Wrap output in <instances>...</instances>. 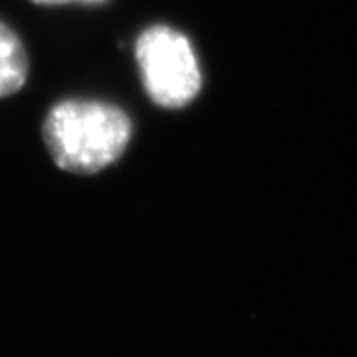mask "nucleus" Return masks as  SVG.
Returning <instances> with one entry per match:
<instances>
[{
    "instance_id": "nucleus-2",
    "label": "nucleus",
    "mask_w": 357,
    "mask_h": 357,
    "mask_svg": "<svg viewBox=\"0 0 357 357\" xmlns=\"http://www.w3.org/2000/svg\"><path fill=\"white\" fill-rule=\"evenodd\" d=\"M135 60L149 100L165 109L191 103L203 76L191 42L175 28L149 26L135 40Z\"/></svg>"
},
{
    "instance_id": "nucleus-3",
    "label": "nucleus",
    "mask_w": 357,
    "mask_h": 357,
    "mask_svg": "<svg viewBox=\"0 0 357 357\" xmlns=\"http://www.w3.org/2000/svg\"><path fill=\"white\" fill-rule=\"evenodd\" d=\"M28 77V54L10 26L0 22V98L22 89Z\"/></svg>"
},
{
    "instance_id": "nucleus-4",
    "label": "nucleus",
    "mask_w": 357,
    "mask_h": 357,
    "mask_svg": "<svg viewBox=\"0 0 357 357\" xmlns=\"http://www.w3.org/2000/svg\"><path fill=\"white\" fill-rule=\"evenodd\" d=\"M34 4L40 6H64V4H82V6H98L105 4L109 0H32Z\"/></svg>"
},
{
    "instance_id": "nucleus-1",
    "label": "nucleus",
    "mask_w": 357,
    "mask_h": 357,
    "mask_svg": "<svg viewBox=\"0 0 357 357\" xmlns=\"http://www.w3.org/2000/svg\"><path fill=\"white\" fill-rule=\"evenodd\" d=\"M133 126L129 115L107 102L64 100L42 123L52 161L74 175H96L126 153Z\"/></svg>"
}]
</instances>
